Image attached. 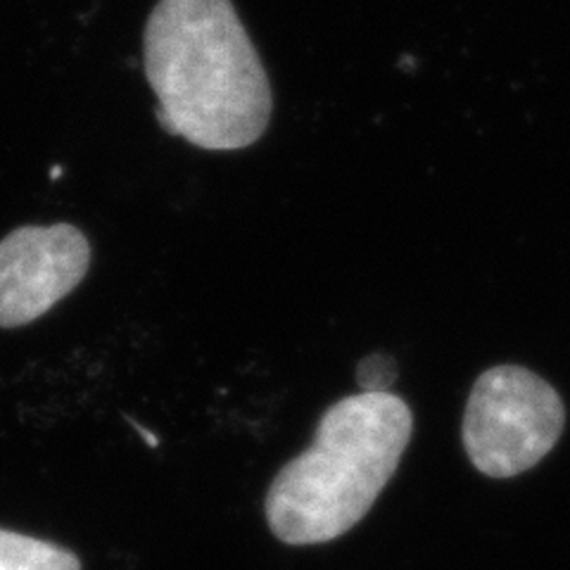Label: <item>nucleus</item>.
<instances>
[{"instance_id": "obj_4", "label": "nucleus", "mask_w": 570, "mask_h": 570, "mask_svg": "<svg viewBox=\"0 0 570 570\" xmlns=\"http://www.w3.org/2000/svg\"><path fill=\"white\" fill-rule=\"evenodd\" d=\"M91 245L77 226H22L0 240V328L31 324L83 281Z\"/></svg>"}, {"instance_id": "obj_2", "label": "nucleus", "mask_w": 570, "mask_h": 570, "mask_svg": "<svg viewBox=\"0 0 570 570\" xmlns=\"http://www.w3.org/2000/svg\"><path fill=\"white\" fill-rule=\"evenodd\" d=\"M414 416L392 392H360L321 416L312 448L266 492V521L285 544H324L360 523L395 475Z\"/></svg>"}, {"instance_id": "obj_1", "label": "nucleus", "mask_w": 570, "mask_h": 570, "mask_svg": "<svg viewBox=\"0 0 570 570\" xmlns=\"http://www.w3.org/2000/svg\"><path fill=\"white\" fill-rule=\"evenodd\" d=\"M157 121L203 150H240L269 127L272 86L230 0H159L142 33Z\"/></svg>"}, {"instance_id": "obj_5", "label": "nucleus", "mask_w": 570, "mask_h": 570, "mask_svg": "<svg viewBox=\"0 0 570 570\" xmlns=\"http://www.w3.org/2000/svg\"><path fill=\"white\" fill-rule=\"evenodd\" d=\"M0 570H81L69 549L0 528Z\"/></svg>"}, {"instance_id": "obj_6", "label": "nucleus", "mask_w": 570, "mask_h": 570, "mask_svg": "<svg viewBox=\"0 0 570 570\" xmlns=\"http://www.w3.org/2000/svg\"><path fill=\"white\" fill-rule=\"evenodd\" d=\"M397 379V364L387 354H371L356 366V381L362 392H390Z\"/></svg>"}, {"instance_id": "obj_3", "label": "nucleus", "mask_w": 570, "mask_h": 570, "mask_svg": "<svg viewBox=\"0 0 570 570\" xmlns=\"http://www.w3.org/2000/svg\"><path fill=\"white\" fill-rule=\"evenodd\" d=\"M563 423V402L547 381L523 366H494L471 390L463 448L480 473L511 478L551 452Z\"/></svg>"}]
</instances>
